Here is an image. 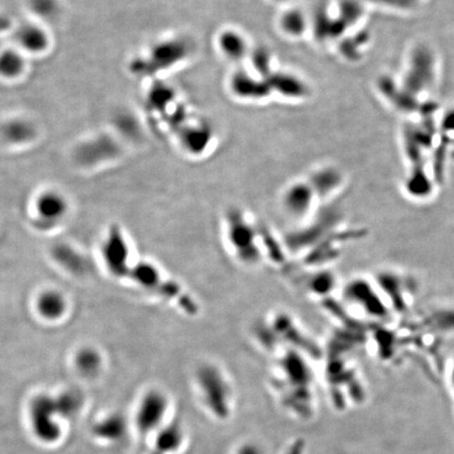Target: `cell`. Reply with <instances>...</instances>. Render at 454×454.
<instances>
[{
	"label": "cell",
	"instance_id": "10",
	"mask_svg": "<svg viewBox=\"0 0 454 454\" xmlns=\"http://www.w3.org/2000/svg\"><path fill=\"white\" fill-rule=\"evenodd\" d=\"M168 409V401L163 393L157 390L144 394L140 401L136 413V424L142 434L159 430Z\"/></svg>",
	"mask_w": 454,
	"mask_h": 454
},
{
	"label": "cell",
	"instance_id": "3",
	"mask_svg": "<svg viewBox=\"0 0 454 454\" xmlns=\"http://www.w3.org/2000/svg\"><path fill=\"white\" fill-rule=\"evenodd\" d=\"M197 383L208 410L217 419L225 420L232 412V391L225 374L215 365L198 370Z\"/></svg>",
	"mask_w": 454,
	"mask_h": 454
},
{
	"label": "cell",
	"instance_id": "6",
	"mask_svg": "<svg viewBox=\"0 0 454 454\" xmlns=\"http://www.w3.org/2000/svg\"><path fill=\"white\" fill-rule=\"evenodd\" d=\"M102 259L110 274L119 279H127L131 268V253L127 238L118 225L108 229L101 247Z\"/></svg>",
	"mask_w": 454,
	"mask_h": 454
},
{
	"label": "cell",
	"instance_id": "18",
	"mask_svg": "<svg viewBox=\"0 0 454 454\" xmlns=\"http://www.w3.org/2000/svg\"><path fill=\"white\" fill-rule=\"evenodd\" d=\"M76 367L84 376H95L101 368V357L94 349L83 348L77 353Z\"/></svg>",
	"mask_w": 454,
	"mask_h": 454
},
{
	"label": "cell",
	"instance_id": "13",
	"mask_svg": "<svg viewBox=\"0 0 454 454\" xmlns=\"http://www.w3.org/2000/svg\"><path fill=\"white\" fill-rule=\"evenodd\" d=\"M94 436L106 442H118L127 434V422L120 415H111L100 420L93 428Z\"/></svg>",
	"mask_w": 454,
	"mask_h": 454
},
{
	"label": "cell",
	"instance_id": "12",
	"mask_svg": "<svg viewBox=\"0 0 454 454\" xmlns=\"http://www.w3.org/2000/svg\"><path fill=\"white\" fill-rule=\"evenodd\" d=\"M36 310L42 319L58 321L67 313V300L59 291L53 289L44 291L36 300Z\"/></svg>",
	"mask_w": 454,
	"mask_h": 454
},
{
	"label": "cell",
	"instance_id": "11",
	"mask_svg": "<svg viewBox=\"0 0 454 454\" xmlns=\"http://www.w3.org/2000/svg\"><path fill=\"white\" fill-rule=\"evenodd\" d=\"M19 50L27 54H42L50 46V36L42 25L25 23L19 25L14 34Z\"/></svg>",
	"mask_w": 454,
	"mask_h": 454
},
{
	"label": "cell",
	"instance_id": "17",
	"mask_svg": "<svg viewBox=\"0 0 454 454\" xmlns=\"http://www.w3.org/2000/svg\"><path fill=\"white\" fill-rule=\"evenodd\" d=\"M55 398L61 419L73 417L82 406V396L76 390H65Z\"/></svg>",
	"mask_w": 454,
	"mask_h": 454
},
{
	"label": "cell",
	"instance_id": "7",
	"mask_svg": "<svg viewBox=\"0 0 454 454\" xmlns=\"http://www.w3.org/2000/svg\"><path fill=\"white\" fill-rule=\"evenodd\" d=\"M374 282L385 297L391 310L405 313L413 301V285L408 278L393 270L379 272L374 276Z\"/></svg>",
	"mask_w": 454,
	"mask_h": 454
},
{
	"label": "cell",
	"instance_id": "21",
	"mask_svg": "<svg viewBox=\"0 0 454 454\" xmlns=\"http://www.w3.org/2000/svg\"><path fill=\"white\" fill-rule=\"evenodd\" d=\"M30 6L36 16L42 18H51L56 16L59 6L57 0H31Z\"/></svg>",
	"mask_w": 454,
	"mask_h": 454
},
{
	"label": "cell",
	"instance_id": "4",
	"mask_svg": "<svg viewBox=\"0 0 454 454\" xmlns=\"http://www.w3.org/2000/svg\"><path fill=\"white\" fill-rule=\"evenodd\" d=\"M342 295L347 304L376 321L385 320L391 311L374 279L363 277L353 279L345 285Z\"/></svg>",
	"mask_w": 454,
	"mask_h": 454
},
{
	"label": "cell",
	"instance_id": "1",
	"mask_svg": "<svg viewBox=\"0 0 454 454\" xmlns=\"http://www.w3.org/2000/svg\"><path fill=\"white\" fill-rule=\"evenodd\" d=\"M225 227L228 247L239 263L251 267L264 262L263 227L238 208L227 210Z\"/></svg>",
	"mask_w": 454,
	"mask_h": 454
},
{
	"label": "cell",
	"instance_id": "2",
	"mask_svg": "<svg viewBox=\"0 0 454 454\" xmlns=\"http://www.w3.org/2000/svg\"><path fill=\"white\" fill-rule=\"evenodd\" d=\"M127 279L163 299L176 303L187 315H197L198 305L195 300L176 282L165 278L153 264L149 262L132 264Z\"/></svg>",
	"mask_w": 454,
	"mask_h": 454
},
{
	"label": "cell",
	"instance_id": "16",
	"mask_svg": "<svg viewBox=\"0 0 454 454\" xmlns=\"http://www.w3.org/2000/svg\"><path fill=\"white\" fill-rule=\"evenodd\" d=\"M336 286V278L332 272L320 270L311 274L306 281V291L315 297H324L329 295Z\"/></svg>",
	"mask_w": 454,
	"mask_h": 454
},
{
	"label": "cell",
	"instance_id": "8",
	"mask_svg": "<svg viewBox=\"0 0 454 454\" xmlns=\"http://www.w3.org/2000/svg\"><path fill=\"white\" fill-rule=\"evenodd\" d=\"M317 193L313 184L309 183H296L283 194L281 206L285 215L293 220L302 221L313 215L317 203Z\"/></svg>",
	"mask_w": 454,
	"mask_h": 454
},
{
	"label": "cell",
	"instance_id": "22",
	"mask_svg": "<svg viewBox=\"0 0 454 454\" xmlns=\"http://www.w3.org/2000/svg\"><path fill=\"white\" fill-rule=\"evenodd\" d=\"M237 454H263L260 451V449L257 446H251V445H246V446H243L240 450L237 453Z\"/></svg>",
	"mask_w": 454,
	"mask_h": 454
},
{
	"label": "cell",
	"instance_id": "9",
	"mask_svg": "<svg viewBox=\"0 0 454 454\" xmlns=\"http://www.w3.org/2000/svg\"><path fill=\"white\" fill-rule=\"evenodd\" d=\"M34 210L36 227L42 230H48L61 225L67 216L69 204L58 191H46L38 196Z\"/></svg>",
	"mask_w": 454,
	"mask_h": 454
},
{
	"label": "cell",
	"instance_id": "14",
	"mask_svg": "<svg viewBox=\"0 0 454 454\" xmlns=\"http://www.w3.org/2000/svg\"><path fill=\"white\" fill-rule=\"evenodd\" d=\"M183 432L178 424H170L158 430L155 448L151 454H170L176 453L182 444Z\"/></svg>",
	"mask_w": 454,
	"mask_h": 454
},
{
	"label": "cell",
	"instance_id": "23",
	"mask_svg": "<svg viewBox=\"0 0 454 454\" xmlns=\"http://www.w3.org/2000/svg\"><path fill=\"white\" fill-rule=\"evenodd\" d=\"M302 445H296V447H294L293 450L291 451V453H287V454H302Z\"/></svg>",
	"mask_w": 454,
	"mask_h": 454
},
{
	"label": "cell",
	"instance_id": "19",
	"mask_svg": "<svg viewBox=\"0 0 454 454\" xmlns=\"http://www.w3.org/2000/svg\"><path fill=\"white\" fill-rule=\"evenodd\" d=\"M6 136L11 142H25L33 137L34 130L25 120H12L6 127Z\"/></svg>",
	"mask_w": 454,
	"mask_h": 454
},
{
	"label": "cell",
	"instance_id": "5",
	"mask_svg": "<svg viewBox=\"0 0 454 454\" xmlns=\"http://www.w3.org/2000/svg\"><path fill=\"white\" fill-rule=\"evenodd\" d=\"M30 425L34 436L44 444H54L61 438V419L56 398L50 394H39L30 403Z\"/></svg>",
	"mask_w": 454,
	"mask_h": 454
},
{
	"label": "cell",
	"instance_id": "15",
	"mask_svg": "<svg viewBox=\"0 0 454 454\" xmlns=\"http://www.w3.org/2000/svg\"><path fill=\"white\" fill-rule=\"evenodd\" d=\"M23 53L19 49H8L4 50L0 59V70L4 78H17L25 68V61Z\"/></svg>",
	"mask_w": 454,
	"mask_h": 454
},
{
	"label": "cell",
	"instance_id": "20",
	"mask_svg": "<svg viewBox=\"0 0 454 454\" xmlns=\"http://www.w3.org/2000/svg\"><path fill=\"white\" fill-rule=\"evenodd\" d=\"M221 50L225 54L229 57H239L243 52V44L240 37L232 32H225L221 35L220 40Z\"/></svg>",
	"mask_w": 454,
	"mask_h": 454
}]
</instances>
